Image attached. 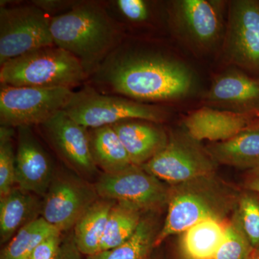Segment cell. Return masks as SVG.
<instances>
[{"mask_svg":"<svg viewBox=\"0 0 259 259\" xmlns=\"http://www.w3.org/2000/svg\"><path fill=\"white\" fill-rule=\"evenodd\" d=\"M90 78L100 93L148 104L185 98L197 84L193 71L182 61L159 51L128 47L124 40Z\"/></svg>","mask_w":259,"mask_h":259,"instance_id":"1","label":"cell"},{"mask_svg":"<svg viewBox=\"0 0 259 259\" xmlns=\"http://www.w3.org/2000/svg\"><path fill=\"white\" fill-rule=\"evenodd\" d=\"M51 32L54 45L75 56L89 78L125 36L106 7L95 1H76L69 11L51 18Z\"/></svg>","mask_w":259,"mask_h":259,"instance_id":"2","label":"cell"},{"mask_svg":"<svg viewBox=\"0 0 259 259\" xmlns=\"http://www.w3.org/2000/svg\"><path fill=\"white\" fill-rule=\"evenodd\" d=\"M214 176L170 186L166 218L158 232L156 246L202 221L212 219L225 223L234 212L240 194Z\"/></svg>","mask_w":259,"mask_h":259,"instance_id":"3","label":"cell"},{"mask_svg":"<svg viewBox=\"0 0 259 259\" xmlns=\"http://www.w3.org/2000/svg\"><path fill=\"white\" fill-rule=\"evenodd\" d=\"M88 78L80 61L55 45L27 53L0 69V83L13 87L73 90Z\"/></svg>","mask_w":259,"mask_h":259,"instance_id":"4","label":"cell"},{"mask_svg":"<svg viewBox=\"0 0 259 259\" xmlns=\"http://www.w3.org/2000/svg\"><path fill=\"white\" fill-rule=\"evenodd\" d=\"M64 111L88 129L129 120L159 124L167 117V112L162 107L120 95L102 93L91 85H85L79 91L74 92Z\"/></svg>","mask_w":259,"mask_h":259,"instance_id":"5","label":"cell"},{"mask_svg":"<svg viewBox=\"0 0 259 259\" xmlns=\"http://www.w3.org/2000/svg\"><path fill=\"white\" fill-rule=\"evenodd\" d=\"M224 2L177 0L168 8V22L176 38L195 54H205L223 44Z\"/></svg>","mask_w":259,"mask_h":259,"instance_id":"6","label":"cell"},{"mask_svg":"<svg viewBox=\"0 0 259 259\" xmlns=\"http://www.w3.org/2000/svg\"><path fill=\"white\" fill-rule=\"evenodd\" d=\"M74 91L65 88L13 87L0 83V123L9 127L41 125L63 111Z\"/></svg>","mask_w":259,"mask_h":259,"instance_id":"7","label":"cell"},{"mask_svg":"<svg viewBox=\"0 0 259 259\" xmlns=\"http://www.w3.org/2000/svg\"><path fill=\"white\" fill-rule=\"evenodd\" d=\"M217 164L206 148L185 131L168 136L166 146L141 166L158 180L173 186L214 175Z\"/></svg>","mask_w":259,"mask_h":259,"instance_id":"8","label":"cell"},{"mask_svg":"<svg viewBox=\"0 0 259 259\" xmlns=\"http://www.w3.org/2000/svg\"><path fill=\"white\" fill-rule=\"evenodd\" d=\"M50 15L33 4L0 8V66L41 48L54 46Z\"/></svg>","mask_w":259,"mask_h":259,"instance_id":"9","label":"cell"},{"mask_svg":"<svg viewBox=\"0 0 259 259\" xmlns=\"http://www.w3.org/2000/svg\"><path fill=\"white\" fill-rule=\"evenodd\" d=\"M223 60L259 79V1L230 2Z\"/></svg>","mask_w":259,"mask_h":259,"instance_id":"10","label":"cell"},{"mask_svg":"<svg viewBox=\"0 0 259 259\" xmlns=\"http://www.w3.org/2000/svg\"><path fill=\"white\" fill-rule=\"evenodd\" d=\"M102 199L126 204L141 212L156 211L168 204L169 187L141 166L115 174L103 173L95 185Z\"/></svg>","mask_w":259,"mask_h":259,"instance_id":"11","label":"cell"},{"mask_svg":"<svg viewBox=\"0 0 259 259\" xmlns=\"http://www.w3.org/2000/svg\"><path fill=\"white\" fill-rule=\"evenodd\" d=\"M97 195L95 189L76 179L66 177L54 179L44 196L41 217L61 233L69 231L96 202Z\"/></svg>","mask_w":259,"mask_h":259,"instance_id":"12","label":"cell"},{"mask_svg":"<svg viewBox=\"0 0 259 259\" xmlns=\"http://www.w3.org/2000/svg\"><path fill=\"white\" fill-rule=\"evenodd\" d=\"M40 126L54 149L74 169L86 175L97 171L88 128L73 120L64 110Z\"/></svg>","mask_w":259,"mask_h":259,"instance_id":"13","label":"cell"},{"mask_svg":"<svg viewBox=\"0 0 259 259\" xmlns=\"http://www.w3.org/2000/svg\"><path fill=\"white\" fill-rule=\"evenodd\" d=\"M203 103L219 110L259 114V79L236 68L227 70L213 80Z\"/></svg>","mask_w":259,"mask_h":259,"instance_id":"14","label":"cell"},{"mask_svg":"<svg viewBox=\"0 0 259 259\" xmlns=\"http://www.w3.org/2000/svg\"><path fill=\"white\" fill-rule=\"evenodd\" d=\"M18 130L17 187L35 195L45 196L54 180L50 158L30 127H20Z\"/></svg>","mask_w":259,"mask_h":259,"instance_id":"15","label":"cell"},{"mask_svg":"<svg viewBox=\"0 0 259 259\" xmlns=\"http://www.w3.org/2000/svg\"><path fill=\"white\" fill-rule=\"evenodd\" d=\"M259 120V114L240 113L203 106L184 120L187 134L195 141L222 142L234 137Z\"/></svg>","mask_w":259,"mask_h":259,"instance_id":"16","label":"cell"},{"mask_svg":"<svg viewBox=\"0 0 259 259\" xmlns=\"http://www.w3.org/2000/svg\"><path fill=\"white\" fill-rule=\"evenodd\" d=\"M125 146L133 164L142 166L166 146L168 136L158 123L129 120L111 125Z\"/></svg>","mask_w":259,"mask_h":259,"instance_id":"17","label":"cell"},{"mask_svg":"<svg viewBox=\"0 0 259 259\" xmlns=\"http://www.w3.org/2000/svg\"><path fill=\"white\" fill-rule=\"evenodd\" d=\"M207 152L218 164L246 171L259 167V120L234 137L222 142L211 143Z\"/></svg>","mask_w":259,"mask_h":259,"instance_id":"18","label":"cell"},{"mask_svg":"<svg viewBox=\"0 0 259 259\" xmlns=\"http://www.w3.org/2000/svg\"><path fill=\"white\" fill-rule=\"evenodd\" d=\"M42 204L35 194L15 187L0 198V239L7 243L24 226L36 219Z\"/></svg>","mask_w":259,"mask_h":259,"instance_id":"19","label":"cell"},{"mask_svg":"<svg viewBox=\"0 0 259 259\" xmlns=\"http://www.w3.org/2000/svg\"><path fill=\"white\" fill-rule=\"evenodd\" d=\"M227 224L215 220L197 223L181 233V256L186 259H212L224 239Z\"/></svg>","mask_w":259,"mask_h":259,"instance_id":"20","label":"cell"},{"mask_svg":"<svg viewBox=\"0 0 259 259\" xmlns=\"http://www.w3.org/2000/svg\"><path fill=\"white\" fill-rule=\"evenodd\" d=\"M89 135L94 161L103 173H118L134 165L111 125L89 129Z\"/></svg>","mask_w":259,"mask_h":259,"instance_id":"21","label":"cell"},{"mask_svg":"<svg viewBox=\"0 0 259 259\" xmlns=\"http://www.w3.org/2000/svg\"><path fill=\"white\" fill-rule=\"evenodd\" d=\"M114 201L99 199L75 225L74 240L81 254L91 256L100 252L102 238Z\"/></svg>","mask_w":259,"mask_h":259,"instance_id":"22","label":"cell"},{"mask_svg":"<svg viewBox=\"0 0 259 259\" xmlns=\"http://www.w3.org/2000/svg\"><path fill=\"white\" fill-rule=\"evenodd\" d=\"M158 232L153 217H143L134 234L122 244L88 259H148L156 247Z\"/></svg>","mask_w":259,"mask_h":259,"instance_id":"23","label":"cell"},{"mask_svg":"<svg viewBox=\"0 0 259 259\" xmlns=\"http://www.w3.org/2000/svg\"><path fill=\"white\" fill-rule=\"evenodd\" d=\"M142 213L131 206L115 202L109 214L100 252L115 248L131 238L142 219Z\"/></svg>","mask_w":259,"mask_h":259,"instance_id":"24","label":"cell"},{"mask_svg":"<svg viewBox=\"0 0 259 259\" xmlns=\"http://www.w3.org/2000/svg\"><path fill=\"white\" fill-rule=\"evenodd\" d=\"M61 233L57 228L39 217L20 228L1 252L0 259L28 257L35 247L52 235Z\"/></svg>","mask_w":259,"mask_h":259,"instance_id":"25","label":"cell"},{"mask_svg":"<svg viewBox=\"0 0 259 259\" xmlns=\"http://www.w3.org/2000/svg\"><path fill=\"white\" fill-rule=\"evenodd\" d=\"M233 217L253 249H259V194L245 190L238 197Z\"/></svg>","mask_w":259,"mask_h":259,"instance_id":"26","label":"cell"},{"mask_svg":"<svg viewBox=\"0 0 259 259\" xmlns=\"http://www.w3.org/2000/svg\"><path fill=\"white\" fill-rule=\"evenodd\" d=\"M13 127H0V196L6 195L16 185V153L13 145Z\"/></svg>","mask_w":259,"mask_h":259,"instance_id":"27","label":"cell"},{"mask_svg":"<svg viewBox=\"0 0 259 259\" xmlns=\"http://www.w3.org/2000/svg\"><path fill=\"white\" fill-rule=\"evenodd\" d=\"M253 248L234 217L227 223L222 244L212 259H246Z\"/></svg>","mask_w":259,"mask_h":259,"instance_id":"28","label":"cell"},{"mask_svg":"<svg viewBox=\"0 0 259 259\" xmlns=\"http://www.w3.org/2000/svg\"><path fill=\"white\" fill-rule=\"evenodd\" d=\"M116 10L130 23L147 22L151 16L149 3L144 0H117L112 2Z\"/></svg>","mask_w":259,"mask_h":259,"instance_id":"29","label":"cell"},{"mask_svg":"<svg viewBox=\"0 0 259 259\" xmlns=\"http://www.w3.org/2000/svg\"><path fill=\"white\" fill-rule=\"evenodd\" d=\"M61 233L52 235L35 247L29 257L30 259H57L60 252Z\"/></svg>","mask_w":259,"mask_h":259,"instance_id":"30","label":"cell"},{"mask_svg":"<svg viewBox=\"0 0 259 259\" xmlns=\"http://www.w3.org/2000/svg\"><path fill=\"white\" fill-rule=\"evenodd\" d=\"M76 1H66V0H35L32 4L40 8L51 18L64 14L69 11L76 4Z\"/></svg>","mask_w":259,"mask_h":259,"instance_id":"31","label":"cell"},{"mask_svg":"<svg viewBox=\"0 0 259 259\" xmlns=\"http://www.w3.org/2000/svg\"><path fill=\"white\" fill-rule=\"evenodd\" d=\"M57 259H82L81 252L75 243L74 237H72V239L62 243Z\"/></svg>","mask_w":259,"mask_h":259,"instance_id":"32","label":"cell"},{"mask_svg":"<svg viewBox=\"0 0 259 259\" xmlns=\"http://www.w3.org/2000/svg\"><path fill=\"white\" fill-rule=\"evenodd\" d=\"M245 190L259 194V167L247 171L243 182Z\"/></svg>","mask_w":259,"mask_h":259,"instance_id":"33","label":"cell"},{"mask_svg":"<svg viewBox=\"0 0 259 259\" xmlns=\"http://www.w3.org/2000/svg\"><path fill=\"white\" fill-rule=\"evenodd\" d=\"M246 259H259V249H253Z\"/></svg>","mask_w":259,"mask_h":259,"instance_id":"34","label":"cell"},{"mask_svg":"<svg viewBox=\"0 0 259 259\" xmlns=\"http://www.w3.org/2000/svg\"><path fill=\"white\" fill-rule=\"evenodd\" d=\"M21 259H30V257H25V258H21Z\"/></svg>","mask_w":259,"mask_h":259,"instance_id":"35","label":"cell"},{"mask_svg":"<svg viewBox=\"0 0 259 259\" xmlns=\"http://www.w3.org/2000/svg\"><path fill=\"white\" fill-rule=\"evenodd\" d=\"M180 259H186V258H183V257H182V256H181V258H180Z\"/></svg>","mask_w":259,"mask_h":259,"instance_id":"36","label":"cell"}]
</instances>
